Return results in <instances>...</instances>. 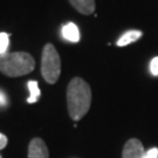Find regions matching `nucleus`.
<instances>
[{
  "label": "nucleus",
  "mask_w": 158,
  "mask_h": 158,
  "mask_svg": "<svg viewBox=\"0 0 158 158\" xmlns=\"http://www.w3.org/2000/svg\"><path fill=\"white\" fill-rule=\"evenodd\" d=\"M91 89L81 77H74L67 87V107L69 116L74 121L81 119L89 111Z\"/></svg>",
  "instance_id": "obj_1"
},
{
  "label": "nucleus",
  "mask_w": 158,
  "mask_h": 158,
  "mask_svg": "<svg viewBox=\"0 0 158 158\" xmlns=\"http://www.w3.org/2000/svg\"><path fill=\"white\" fill-rule=\"evenodd\" d=\"M34 57L26 52L6 53L0 56V72L8 77H19L33 72Z\"/></svg>",
  "instance_id": "obj_2"
},
{
  "label": "nucleus",
  "mask_w": 158,
  "mask_h": 158,
  "mask_svg": "<svg viewBox=\"0 0 158 158\" xmlns=\"http://www.w3.org/2000/svg\"><path fill=\"white\" fill-rule=\"evenodd\" d=\"M41 73L46 82L49 85L56 83L61 74V59L55 47L47 44L42 49L41 56Z\"/></svg>",
  "instance_id": "obj_3"
},
{
  "label": "nucleus",
  "mask_w": 158,
  "mask_h": 158,
  "mask_svg": "<svg viewBox=\"0 0 158 158\" xmlns=\"http://www.w3.org/2000/svg\"><path fill=\"white\" fill-rule=\"evenodd\" d=\"M145 151L141 141L131 138L125 143L122 152V158H144Z\"/></svg>",
  "instance_id": "obj_4"
},
{
  "label": "nucleus",
  "mask_w": 158,
  "mask_h": 158,
  "mask_svg": "<svg viewBox=\"0 0 158 158\" xmlns=\"http://www.w3.org/2000/svg\"><path fill=\"white\" fill-rule=\"evenodd\" d=\"M28 158H49L46 143L41 138H33L28 147Z\"/></svg>",
  "instance_id": "obj_5"
},
{
  "label": "nucleus",
  "mask_w": 158,
  "mask_h": 158,
  "mask_svg": "<svg viewBox=\"0 0 158 158\" xmlns=\"http://www.w3.org/2000/svg\"><path fill=\"white\" fill-rule=\"evenodd\" d=\"M69 2L83 15H90L95 12V0H69Z\"/></svg>",
  "instance_id": "obj_6"
},
{
  "label": "nucleus",
  "mask_w": 158,
  "mask_h": 158,
  "mask_svg": "<svg viewBox=\"0 0 158 158\" xmlns=\"http://www.w3.org/2000/svg\"><path fill=\"white\" fill-rule=\"evenodd\" d=\"M62 36L64 40L69 42H79L80 41V31L77 26L73 23H69L62 27Z\"/></svg>",
  "instance_id": "obj_7"
},
{
  "label": "nucleus",
  "mask_w": 158,
  "mask_h": 158,
  "mask_svg": "<svg viewBox=\"0 0 158 158\" xmlns=\"http://www.w3.org/2000/svg\"><path fill=\"white\" fill-rule=\"evenodd\" d=\"M143 33H142L141 31H128V32H125L118 40H117V44L116 45L118 46V47H124V46H128L130 44H132V42H135L137 41L138 39H141Z\"/></svg>",
  "instance_id": "obj_8"
},
{
  "label": "nucleus",
  "mask_w": 158,
  "mask_h": 158,
  "mask_svg": "<svg viewBox=\"0 0 158 158\" xmlns=\"http://www.w3.org/2000/svg\"><path fill=\"white\" fill-rule=\"evenodd\" d=\"M27 85H28L29 93H31L29 97L27 98V102L28 103H35V102H38L40 94H41L39 89V85H38V82L36 81H29Z\"/></svg>",
  "instance_id": "obj_9"
},
{
  "label": "nucleus",
  "mask_w": 158,
  "mask_h": 158,
  "mask_svg": "<svg viewBox=\"0 0 158 158\" xmlns=\"http://www.w3.org/2000/svg\"><path fill=\"white\" fill-rule=\"evenodd\" d=\"M10 46V34L7 33H0V56L7 53Z\"/></svg>",
  "instance_id": "obj_10"
},
{
  "label": "nucleus",
  "mask_w": 158,
  "mask_h": 158,
  "mask_svg": "<svg viewBox=\"0 0 158 158\" xmlns=\"http://www.w3.org/2000/svg\"><path fill=\"white\" fill-rule=\"evenodd\" d=\"M150 72L153 76H158V56L153 57L150 62Z\"/></svg>",
  "instance_id": "obj_11"
},
{
  "label": "nucleus",
  "mask_w": 158,
  "mask_h": 158,
  "mask_svg": "<svg viewBox=\"0 0 158 158\" xmlns=\"http://www.w3.org/2000/svg\"><path fill=\"white\" fill-rule=\"evenodd\" d=\"M144 158H158V149L157 148H152V149L148 150L144 155Z\"/></svg>",
  "instance_id": "obj_12"
},
{
  "label": "nucleus",
  "mask_w": 158,
  "mask_h": 158,
  "mask_svg": "<svg viewBox=\"0 0 158 158\" xmlns=\"http://www.w3.org/2000/svg\"><path fill=\"white\" fill-rule=\"evenodd\" d=\"M8 104V98L2 90H0V107H6Z\"/></svg>",
  "instance_id": "obj_13"
},
{
  "label": "nucleus",
  "mask_w": 158,
  "mask_h": 158,
  "mask_svg": "<svg viewBox=\"0 0 158 158\" xmlns=\"http://www.w3.org/2000/svg\"><path fill=\"white\" fill-rule=\"evenodd\" d=\"M6 145H7V138H6L5 135L0 134V150H1V149H4Z\"/></svg>",
  "instance_id": "obj_14"
},
{
  "label": "nucleus",
  "mask_w": 158,
  "mask_h": 158,
  "mask_svg": "<svg viewBox=\"0 0 158 158\" xmlns=\"http://www.w3.org/2000/svg\"><path fill=\"white\" fill-rule=\"evenodd\" d=\"M0 158H1V157H0Z\"/></svg>",
  "instance_id": "obj_15"
}]
</instances>
